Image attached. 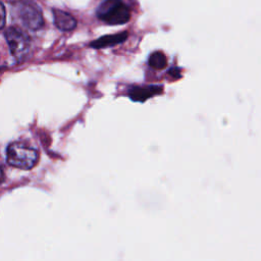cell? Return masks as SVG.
I'll use <instances>...</instances> for the list:
<instances>
[{
    "label": "cell",
    "mask_w": 261,
    "mask_h": 261,
    "mask_svg": "<svg viewBox=\"0 0 261 261\" xmlns=\"http://www.w3.org/2000/svg\"><path fill=\"white\" fill-rule=\"evenodd\" d=\"M163 88L161 86H144V87H134L129 90L128 96L133 101L144 102L147 99L161 94Z\"/></svg>",
    "instance_id": "5b68a950"
},
{
    "label": "cell",
    "mask_w": 261,
    "mask_h": 261,
    "mask_svg": "<svg viewBox=\"0 0 261 261\" xmlns=\"http://www.w3.org/2000/svg\"><path fill=\"white\" fill-rule=\"evenodd\" d=\"M126 38H127V33L126 32L115 34V35H107V36H103V37L93 41L90 44V46L93 47V48H96V49L111 47V46L117 45L119 43H122L123 41H125Z\"/></svg>",
    "instance_id": "52a82bcc"
},
{
    "label": "cell",
    "mask_w": 261,
    "mask_h": 261,
    "mask_svg": "<svg viewBox=\"0 0 261 261\" xmlns=\"http://www.w3.org/2000/svg\"><path fill=\"white\" fill-rule=\"evenodd\" d=\"M1 29L5 25V6L3 3H1Z\"/></svg>",
    "instance_id": "9c48e42d"
},
{
    "label": "cell",
    "mask_w": 261,
    "mask_h": 261,
    "mask_svg": "<svg viewBox=\"0 0 261 261\" xmlns=\"http://www.w3.org/2000/svg\"><path fill=\"white\" fill-rule=\"evenodd\" d=\"M97 16L107 24L117 25L129 20L130 11L121 0H105L98 7Z\"/></svg>",
    "instance_id": "7a4b0ae2"
},
{
    "label": "cell",
    "mask_w": 261,
    "mask_h": 261,
    "mask_svg": "<svg viewBox=\"0 0 261 261\" xmlns=\"http://www.w3.org/2000/svg\"><path fill=\"white\" fill-rule=\"evenodd\" d=\"M148 63L154 69H162L167 65V59L162 52L156 51L150 55Z\"/></svg>",
    "instance_id": "ba28073f"
},
{
    "label": "cell",
    "mask_w": 261,
    "mask_h": 261,
    "mask_svg": "<svg viewBox=\"0 0 261 261\" xmlns=\"http://www.w3.org/2000/svg\"><path fill=\"white\" fill-rule=\"evenodd\" d=\"M4 37L13 58L16 62H22L27 58L31 48L29 36L19 28L9 27L5 30Z\"/></svg>",
    "instance_id": "3957f363"
},
{
    "label": "cell",
    "mask_w": 261,
    "mask_h": 261,
    "mask_svg": "<svg viewBox=\"0 0 261 261\" xmlns=\"http://www.w3.org/2000/svg\"><path fill=\"white\" fill-rule=\"evenodd\" d=\"M53 21L57 29L63 32L72 31L76 27V19L70 15L68 12H65L60 9H53Z\"/></svg>",
    "instance_id": "8992f818"
},
{
    "label": "cell",
    "mask_w": 261,
    "mask_h": 261,
    "mask_svg": "<svg viewBox=\"0 0 261 261\" xmlns=\"http://www.w3.org/2000/svg\"><path fill=\"white\" fill-rule=\"evenodd\" d=\"M17 16L21 23L29 30L38 31L44 25V17L41 9L31 1H21L16 5Z\"/></svg>",
    "instance_id": "277c9868"
},
{
    "label": "cell",
    "mask_w": 261,
    "mask_h": 261,
    "mask_svg": "<svg viewBox=\"0 0 261 261\" xmlns=\"http://www.w3.org/2000/svg\"><path fill=\"white\" fill-rule=\"evenodd\" d=\"M38 160V151L23 142L10 143L6 148V162L12 167L29 170L36 165Z\"/></svg>",
    "instance_id": "6da1fadb"
}]
</instances>
